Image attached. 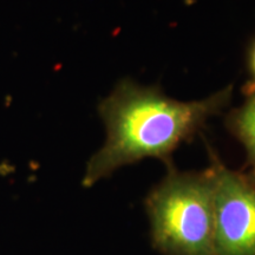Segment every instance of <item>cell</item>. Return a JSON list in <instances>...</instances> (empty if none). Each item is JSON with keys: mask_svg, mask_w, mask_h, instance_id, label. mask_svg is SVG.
I'll return each mask as SVG.
<instances>
[{"mask_svg": "<svg viewBox=\"0 0 255 255\" xmlns=\"http://www.w3.org/2000/svg\"><path fill=\"white\" fill-rule=\"evenodd\" d=\"M247 72L248 81L244 87V94L248 95L255 92V38L251 41L247 50Z\"/></svg>", "mask_w": 255, "mask_h": 255, "instance_id": "5", "label": "cell"}, {"mask_svg": "<svg viewBox=\"0 0 255 255\" xmlns=\"http://www.w3.org/2000/svg\"><path fill=\"white\" fill-rule=\"evenodd\" d=\"M226 127L244 146L246 165L255 164V92L246 95V100L239 108L226 116Z\"/></svg>", "mask_w": 255, "mask_h": 255, "instance_id": "4", "label": "cell"}, {"mask_svg": "<svg viewBox=\"0 0 255 255\" xmlns=\"http://www.w3.org/2000/svg\"><path fill=\"white\" fill-rule=\"evenodd\" d=\"M244 174L246 175V177L248 178V180H250L251 182L255 186V164L252 165V167H248V171Z\"/></svg>", "mask_w": 255, "mask_h": 255, "instance_id": "6", "label": "cell"}, {"mask_svg": "<svg viewBox=\"0 0 255 255\" xmlns=\"http://www.w3.org/2000/svg\"><path fill=\"white\" fill-rule=\"evenodd\" d=\"M145 212L152 247L162 255H213L214 183L209 168L168 171L149 191Z\"/></svg>", "mask_w": 255, "mask_h": 255, "instance_id": "2", "label": "cell"}, {"mask_svg": "<svg viewBox=\"0 0 255 255\" xmlns=\"http://www.w3.org/2000/svg\"><path fill=\"white\" fill-rule=\"evenodd\" d=\"M214 183L213 255H255V186L209 151Z\"/></svg>", "mask_w": 255, "mask_h": 255, "instance_id": "3", "label": "cell"}, {"mask_svg": "<svg viewBox=\"0 0 255 255\" xmlns=\"http://www.w3.org/2000/svg\"><path fill=\"white\" fill-rule=\"evenodd\" d=\"M232 96L231 84L203 100L182 102L155 85L121 79L98 105L107 137L88 161L83 187L95 186L122 167L145 158L171 163V154L226 109Z\"/></svg>", "mask_w": 255, "mask_h": 255, "instance_id": "1", "label": "cell"}]
</instances>
